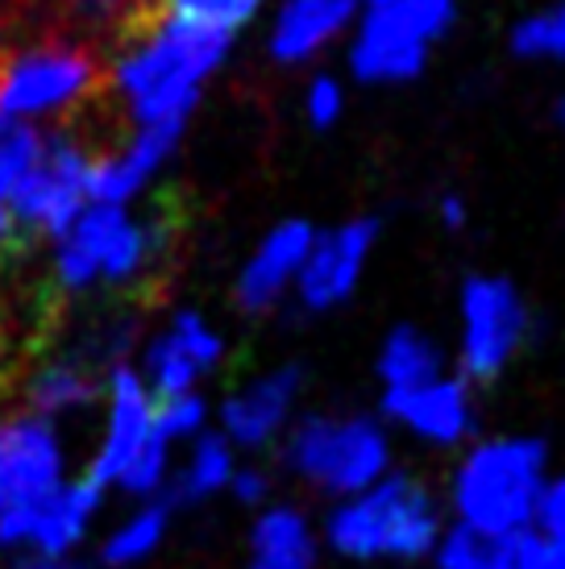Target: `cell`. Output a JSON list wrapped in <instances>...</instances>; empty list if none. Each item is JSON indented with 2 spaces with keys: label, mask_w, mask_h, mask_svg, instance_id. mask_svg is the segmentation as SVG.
Here are the masks:
<instances>
[{
  "label": "cell",
  "mask_w": 565,
  "mask_h": 569,
  "mask_svg": "<svg viewBox=\"0 0 565 569\" xmlns=\"http://www.w3.org/2000/svg\"><path fill=\"white\" fill-rule=\"evenodd\" d=\"M234 33L200 26L191 17H179L171 9H158L155 17L138 21L129 30V47L117 59V92L126 100L129 117L141 126L184 121L200 100V83L220 67L229 54Z\"/></svg>",
  "instance_id": "6da1fadb"
},
{
  "label": "cell",
  "mask_w": 565,
  "mask_h": 569,
  "mask_svg": "<svg viewBox=\"0 0 565 569\" xmlns=\"http://www.w3.org/2000/svg\"><path fill=\"white\" fill-rule=\"evenodd\" d=\"M549 487V445L541 437H495L474 445L454 475L457 523L490 540H507L536 523Z\"/></svg>",
  "instance_id": "7a4b0ae2"
},
{
  "label": "cell",
  "mask_w": 565,
  "mask_h": 569,
  "mask_svg": "<svg viewBox=\"0 0 565 569\" xmlns=\"http://www.w3.org/2000/svg\"><path fill=\"white\" fill-rule=\"evenodd\" d=\"M440 511L408 475H387L329 516V545L349 561H420L437 549Z\"/></svg>",
  "instance_id": "3957f363"
},
{
  "label": "cell",
  "mask_w": 565,
  "mask_h": 569,
  "mask_svg": "<svg viewBox=\"0 0 565 569\" xmlns=\"http://www.w3.org/2000/svg\"><path fill=\"white\" fill-rule=\"evenodd\" d=\"M175 224L167 217L133 221L126 208L88 204L63 233L54 253V279L63 291H88L92 283L129 287L162 267Z\"/></svg>",
  "instance_id": "277c9868"
},
{
  "label": "cell",
  "mask_w": 565,
  "mask_h": 569,
  "mask_svg": "<svg viewBox=\"0 0 565 569\" xmlns=\"http://www.w3.org/2000/svg\"><path fill=\"white\" fill-rule=\"evenodd\" d=\"M287 466L329 495H361L387 478L391 445L366 416H308L282 449Z\"/></svg>",
  "instance_id": "5b68a950"
},
{
  "label": "cell",
  "mask_w": 565,
  "mask_h": 569,
  "mask_svg": "<svg viewBox=\"0 0 565 569\" xmlns=\"http://www.w3.org/2000/svg\"><path fill=\"white\" fill-rule=\"evenodd\" d=\"M457 21V0H375L361 21L349 67L366 83L416 80L428 47Z\"/></svg>",
  "instance_id": "8992f818"
},
{
  "label": "cell",
  "mask_w": 565,
  "mask_h": 569,
  "mask_svg": "<svg viewBox=\"0 0 565 569\" xmlns=\"http://www.w3.org/2000/svg\"><path fill=\"white\" fill-rule=\"evenodd\" d=\"M536 317L503 274H474L462 287V379L495 382L533 341Z\"/></svg>",
  "instance_id": "52a82bcc"
},
{
  "label": "cell",
  "mask_w": 565,
  "mask_h": 569,
  "mask_svg": "<svg viewBox=\"0 0 565 569\" xmlns=\"http://www.w3.org/2000/svg\"><path fill=\"white\" fill-rule=\"evenodd\" d=\"M96 154H88L71 133H47L42 154L30 171L21 174V183L9 191V221L13 233L26 238H59L76 224V217L88 208V167Z\"/></svg>",
  "instance_id": "ba28073f"
},
{
  "label": "cell",
  "mask_w": 565,
  "mask_h": 569,
  "mask_svg": "<svg viewBox=\"0 0 565 569\" xmlns=\"http://www.w3.org/2000/svg\"><path fill=\"white\" fill-rule=\"evenodd\" d=\"M100 88V59L88 47L47 42L0 63V117L26 121L67 112Z\"/></svg>",
  "instance_id": "9c48e42d"
},
{
  "label": "cell",
  "mask_w": 565,
  "mask_h": 569,
  "mask_svg": "<svg viewBox=\"0 0 565 569\" xmlns=\"http://www.w3.org/2000/svg\"><path fill=\"white\" fill-rule=\"evenodd\" d=\"M63 482V449L50 420L13 416L0 425V511L47 499Z\"/></svg>",
  "instance_id": "30bf717a"
},
{
  "label": "cell",
  "mask_w": 565,
  "mask_h": 569,
  "mask_svg": "<svg viewBox=\"0 0 565 569\" xmlns=\"http://www.w3.org/2000/svg\"><path fill=\"white\" fill-rule=\"evenodd\" d=\"M378 241V221L375 217H358V221L333 229L325 238L313 241V250L304 258V267L296 274L299 303L308 312H325L349 300V291L358 287L361 267Z\"/></svg>",
  "instance_id": "8fae6325"
},
{
  "label": "cell",
  "mask_w": 565,
  "mask_h": 569,
  "mask_svg": "<svg viewBox=\"0 0 565 569\" xmlns=\"http://www.w3.org/2000/svg\"><path fill=\"white\" fill-rule=\"evenodd\" d=\"M383 411L420 441L462 445L474 437V391L462 375H437L408 391H387Z\"/></svg>",
  "instance_id": "7c38bea8"
},
{
  "label": "cell",
  "mask_w": 565,
  "mask_h": 569,
  "mask_svg": "<svg viewBox=\"0 0 565 569\" xmlns=\"http://www.w3.org/2000/svg\"><path fill=\"white\" fill-rule=\"evenodd\" d=\"M155 437V399L146 391L138 370L129 366H112L109 375V437L96 449L88 482L92 487H109L126 475V466L141 453V445Z\"/></svg>",
  "instance_id": "4fadbf2b"
},
{
  "label": "cell",
  "mask_w": 565,
  "mask_h": 569,
  "mask_svg": "<svg viewBox=\"0 0 565 569\" xmlns=\"http://www.w3.org/2000/svg\"><path fill=\"white\" fill-rule=\"evenodd\" d=\"M220 353H225V341L200 312H175L171 329L146 353V379L141 382H150L146 391H155L158 399L191 396L196 379L220 362Z\"/></svg>",
  "instance_id": "5bb4252c"
},
{
  "label": "cell",
  "mask_w": 565,
  "mask_h": 569,
  "mask_svg": "<svg viewBox=\"0 0 565 569\" xmlns=\"http://www.w3.org/2000/svg\"><path fill=\"white\" fill-rule=\"evenodd\" d=\"M179 138H184V121H162V126H141L121 150L96 154L88 167V200L112 208L133 200L155 179L158 167L175 154Z\"/></svg>",
  "instance_id": "9a60e30c"
},
{
  "label": "cell",
  "mask_w": 565,
  "mask_h": 569,
  "mask_svg": "<svg viewBox=\"0 0 565 569\" xmlns=\"http://www.w3.org/2000/svg\"><path fill=\"white\" fill-rule=\"evenodd\" d=\"M316 229L308 221H282L279 229H270L267 238L258 241V250L250 253V262L237 274L234 296L241 303V312H267L279 303V296L287 291V283H296L304 258L313 250Z\"/></svg>",
  "instance_id": "2e32d148"
},
{
  "label": "cell",
  "mask_w": 565,
  "mask_h": 569,
  "mask_svg": "<svg viewBox=\"0 0 565 569\" xmlns=\"http://www.w3.org/2000/svg\"><path fill=\"white\" fill-rule=\"evenodd\" d=\"M299 387H304V370L299 366H279L262 379H254L250 387H241L234 399H225L220 408V428L225 441H237L246 449L267 445L291 416Z\"/></svg>",
  "instance_id": "e0dca14e"
},
{
  "label": "cell",
  "mask_w": 565,
  "mask_h": 569,
  "mask_svg": "<svg viewBox=\"0 0 565 569\" xmlns=\"http://www.w3.org/2000/svg\"><path fill=\"white\" fill-rule=\"evenodd\" d=\"M358 13V0H287L270 30V59L282 67L308 63Z\"/></svg>",
  "instance_id": "ac0fdd59"
},
{
  "label": "cell",
  "mask_w": 565,
  "mask_h": 569,
  "mask_svg": "<svg viewBox=\"0 0 565 569\" xmlns=\"http://www.w3.org/2000/svg\"><path fill=\"white\" fill-rule=\"evenodd\" d=\"M96 507H100V487H92L88 478L59 482V487L38 503V520H33V537H30L38 557L59 561L63 553H71L79 540H83V532H88Z\"/></svg>",
  "instance_id": "d6986e66"
},
{
  "label": "cell",
  "mask_w": 565,
  "mask_h": 569,
  "mask_svg": "<svg viewBox=\"0 0 565 569\" xmlns=\"http://www.w3.org/2000/svg\"><path fill=\"white\" fill-rule=\"evenodd\" d=\"M96 391H100V370L83 353H76V358H54L42 366L26 387V399H30V416L50 420L92 403Z\"/></svg>",
  "instance_id": "ffe728a7"
},
{
  "label": "cell",
  "mask_w": 565,
  "mask_h": 569,
  "mask_svg": "<svg viewBox=\"0 0 565 569\" xmlns=\"http://www.w3.org/2000/svg\"><path fill=\"white\" fill-rule=\"evenodd\" d=\"M250 566L246 569H313L316 545L308 532V520L291 507H270L262 520L254 523Z\"/></svg>",
  "instance_id": "44dd1931"
},
{
  "label": "cell",
  "mask_w": 565,
  "mask_h": 569,
  "mask_svg": "<svg viewBox=\"0 0 565 569\" xmlns=\"http://www.w3.org/2000/svg\"><path fill=\"white\" fill-rule=\"evenodd\" d=\"M445 375L440 370V349L437 341H428L416 325H399L391 329V337L378 349V379L387 391H408L420 382Z\"/></svg>",
  "instance_id": "7402d4cb"
},
{
  "label": "cell",
  "mask_w": 565,
  "mask_h": 569,
  "mask_svg": "<svg viewBox=\"0 0 565 569\" xmlns=\"http://www.w3.org/2000/svg\"><path fill=\"white\" fill-rule=\"evenodd\" d=\"M234 478V449L220 432H200V441L191 445V458L184 466V475L175 478V499L171 503H196L217 495L220 487H229ZM167 503V507H171Z\"/></svg>",
  "instance_id": "603a6c76"
},
{
  "label": "cell",
  "mask_w": 565,
  "mask_h": 569,
  "mask_svg": "<svg viewBox=\"0 0 565 569\" xmlns=\"http://www.w3.org/2000/svg\"><path fill=\"white\" fill-rule=\"evenodd\" d=\"M167 511H171L167 503H150V507H141V511H133L121 528H112V537L105 540V549H100L105 566L126 569V566L146 561V557L162 545V532H167Z\"/></svg>",
  "instance_id": "cb8c5ba5"
},
{
  "label": "cell",
  "mask_w": 565,
  "mask_h": 569,
  "mask_svg": "<svg viewBox=\"0 0 565 569\" xmlns=\"http://www.w3.org/2000/svg\"><path fill=\"white\" fill-rule=\"evenodd\" d=\"M507 47L524 63H565V0H553L541 13L519 17Z\"/></svg>",
  "instance_id": "d4e9b609"
},
{
  "label": "cell",
  "mask_w": 565,
  "mask_h": 569,
  "mask_svg": "<svg viewBox=\"0 0 565 569\" xmlns=\"http://www.w3.org/2000/svg\"><path fill=\"white\" fill-rule=\"evenodd\" d=\"M433 553H437L440 569H490L503 561L507 540H490V537H483V532L466 528V523H457L449 532H440Z\"/></svg>",
  "instance_id": "484cf974"
},
{
  "label": "cell",
  "mask_w": 565,
  "mask_h": 569,
  "mask_svg": "<svg viewBox=\"0 0 565 569\" xmlns=\"http://www.w3.org/2000/svg\"><path fill=\"white\" fill-rule=\"evenodd\" d=\"M42 138H47V133H38V129L26 126V121L0 117V200H9V191L21 183V174L38 162Z\"/></svg>",
  "instance_id": "4316f807"
},
{
  "label": "cell",
  "mask_w": 565,
  "mask_h": 569,
  "mask_svg": "<svg viewBox=\"0 0 565 569\" xmlns=\"http://www.w3.org/2000/svg\"><path fill=\"white\" fill-rule=\"evenodd\" d=\"M205 420H208V403L196 396V391H191V396L162 399V403L155 408V432L167 445L188 441V437H200Z\"/></svg>",
  "instance_id": "83f0119b"
},
{
  "label": "cell",
  "mask_w": 565,
  "mask_h": 569,
  "mask_svg": "<svg viewBox=\"0 0 565 569\" xmlns=\"http://www.w3.org/2000/svg\"><path fill=\"white\" fill-rule=\"evenodd\" d=\"M167 9L179 17H191V21H200V26L234 33L241 21H250L254 17L258 0H171Z\"/></svg>",
  "instance_id": "f1b7e54d"
},
{
  "label": "cell",
  "mask_w": 565,
  "mask_h": 569,
  "mask_svg": "<svg viewBox=\"0 0 565 569\" xmlns=\"http://www.w3.org/2000/svg\"><path fill=\"white\" fill-rule=\"evenodd\" d=\"M167 449H171V445L155 432L150 441L141 445L138 458L126 466V475L117 478V487H126L129 495H150V490H158V482L167 478Z\"/></svg>",
  "instance_id": "f546056e"
},
{
  "label": "cell",
  "mask_w": 565,
  "mask_h": 569,
  "mask_svg": "<svg viewBox=\"0 0 565 569\" xmlns=\"http://www.w3.org/2000/svg\"><path fill=\"white\" fill-rule=\"evenodd\" d=\"M507 557L512 569H565V540L541 537L536 528L507 537Z\"/></svg>",
  "instance_id": "4dcf8cb0"
},
{
  "label": "cell",
  "mask_w": 565,
  "mask_h": 569,
  "mask_svg": "<svg viewBox=\"0 0 565 569\" xmlns=\"http://www.w3.org/2000/svg\"><path fill=\"white\" fill-rule=\"evenodd\" d=\"M341 109H346L341 83L333 80V76L313 80V88H308V121H313L316 129H333L341 121Z\"/></svg>",
  "instance_id": "1f68e13d"
},
{
  "label": "cell",
  "mask_w": 565,
  "mask_h": 569,
  "mask_svg": "<svg viewBox=\"0 0 565 569\" xmlns=\"http://www.w3.org/2000/svg\"><path fill=\"white\" fill-rule=\"evenodd\" d=\"M541 537L565 540V475L549 478V487L541 495V507H536V523H533Z\"/></svg>",
  "instance_id": "d6a6232c"
},
{
  "label": "cell",
  "mask_w": 565,
  "mask_h": 569,
  "mask_svg": "<svg viewBox=\"0 0 565 569\" xmlns=\"http://www.w3.org/2000/svg\"><path fill=\"white\" fill-rule=\"evenodd\" d=\"M229 487H234V495L241 499V503H258V499L270 490V478L262 475V470H234Z\"/></svg>",
  "instance_id": "836d02e7"
},
{
  "label": "cell",
  "mask_w": 565,
  "mask_h": 569,
  "mask_svg": "<svg viewBox=\"0 0 565 569\" xmlns=\"http://www.w3.org/2000/svg\"><path fill=\"white\" fill-rule=\"evenodd\" d=\"M440 221H445V229H466V221H470V208H466V200L462 196H445L440 200Z\"/></svg>",
  "instance_id": "e575fe53"
},
{
  "label": "cell",
  "mask_w": 565,
  "mask_h": 569,
  "mask_svg": "<svg viewBox=\"0 0 565 569\" xmlns=\"http://www.w3.org/2000/svg\"><path fill=\"white\" fill-rule=\"evenodd\" d=\"M17 569H67L63 561H50V557H33V561H21Z\"/></svg>",
  "instance_id": "d590c367"
},
{
  "label": "cell",
  "mask_w": 565,
  "mask_h": 569,
  "mask_svg": "<svg viewBox=\"0 0 565 569\" xmlns=\"http://www.w3.org/2000/svg\"><path fill=\"white\" fill-rule=\"evenodd\" d=\"M13 238V221H9V208H4V200H0V246Z\"/></svg>",
  "instance_id": "8d00e7d4"
},
{
  "label": "cell",
  "mask_w": 565,
  "mask_h": 569,
  "mask_svg": "<svg viewBox=\"0 0 565 569\" xmlns=\"http://www.w3.org/2000/svg\"><path fill=\"white\" fill-rule=\"evenodd\" d=\"M553 121H557V129H565V92L557 96V104H553Z\"/></svg>",
  "instance_id": "74e56055"
},
{
  "label": "cell",
  "mask_w": 565,
  "mask_h": 569,
  "mask_svg": "<svg viewBox=\"0 0 565 569\" xmlns=\"http://www.w3.org/2000/svg\"><path fill=\"white\" fill-rule=\"evenodd\" d=\"M4 375H9V362H4V349H0V391H4Z\"/></svg>",
  "instance_id": "f35d334b"
},
{
  "label": "cell",
  "mask_w": 565,
  "mask_h": 569,
  "mask_svg": "<svg viewBox=\"0 0 565 569\" xmlns=\"http://www.w3.org/2000/svg\"><path fill=\"white\" fill-rule=\"evenodd\" d=\"M490 569H512V557L503 553V561H499V566H490Z\"/></svg>",
  "instance_id": "ab89813d"
},
{
  "label": "cell",
  "mask_w": 565,
  "mask_h": 569,
  "mask_svg": "<svg viewBox=\"0 0 565 569\" xmlns=\"http://www.w3.org/2000/svg\"><path fill=\"white\" fill-rule=\"evenodd\" d=\"M370 4H375V0H370Z\"/></svg>",
  "instance_id": "60d3db41"
}]
</instances>
